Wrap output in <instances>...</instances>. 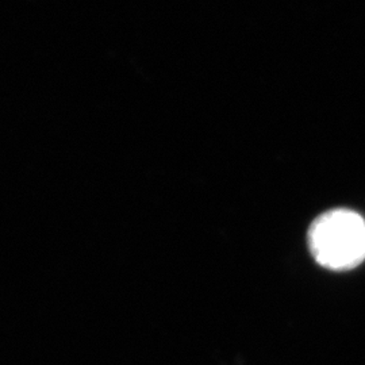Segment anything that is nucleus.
Segmentation results:
<instances>
[{
	"instance_id": "f257e3e1",
	"label": "nucleus",
	"mask_w": 365,
	"mask_h": 365,
	"mask_svg": "<svg viewBox=\"0 0 365 365\" xmlns=\"http://www.w3.org/2000/svg\"><path fill=\"white\" fill-rule=\"evenodd\" d=\"M315 261L331 271H348L365 260V221L356 211L337 209L318 217L309 230Z\"/></svg>"
}]
</instances>
